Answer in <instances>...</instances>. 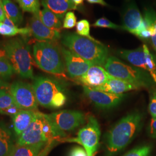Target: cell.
Masks as SVG:
<instances>
[{
	"label": "cell",
	"instance_id": "e575fe53",
	"mask_svg": "<svg viewBox=\"0 0 156 156\" xmlns=\"http://www.w3.org/2000/svg\"><path fill=\"white\" fill-rule=\"evenodd\" d=\"M148 131L150 136L153 138H156V119L151 118Z\"/></svg>",
	"mask_w": 156,
	"mask_h": 156
},
{
	"label": "cell",
	"instance_id": "52a82bcc",
	"mask_svg": "<svg viewBox=\"0 0 156 156\" xmlns=\"http://www.w3.org/2000/svg\"><path fill=\"white\" fill-rule=\"evenodd\" d=\"M4 48L15 73L22 78L34 79L33 58L28 45L22 39L15 38L6 42Z\"/></svg>",
	"mask_w": 156,
	"mask_h": 156
},
{
	"label": "cell",
	"instance_id": "277c9868",
	"mask_svg": "<svg viewBox=\"0 0 156 156\" xmlns=\"http://www.w3.org/2000/svg\"><path fill=\"white\" fill-rule=\"evenodd\" d=\"M34 60L38 67L57 77L67 79L62 51L50 42L40 41L33 46Z\"/></svg>",
	"mask_w": 156,
	"mask_h": 156
},
{
	"label": "cell",
	"instance_id": "ee69618b",
	"mask_svg": "<svg viewBox=\"0 0 156 156\" xmlns=\"http://www.w3.org/2000/svg\"><path fill=\"white\" fill-rule=\"evenodd\" d=\"M10 154H11V153H10ZM8 156H10V154H9V155H8Z\"/></svg>",
	"mask_w": 156,
	"mask_h": 156
},
{
	"label": "cell",
	"instance_id": "2e32d148",
	"mask_svg": "<svg viewBox=\"0 0 156 156\" xmlns=\"http://www.w3.org/2000/svg\"><path fill=\"white\" fill-rule=\"evenodd\" d=\"M113 77L104 67L93 65L77 80L83 86L94 88L104 84Z\"/></svg>",
	"mask_w": 156,
	"mask_h": 156
},
{
	"label": "cell",
	"instance_id": "f546056e",
	"mask_svg": "<svg viewBox=\"0 0 156 156\" xmlns=\"http://www.w3.org/2000/svg\"><path fill=\"white\" fill-rule=\"evenodd\" d=\"M16 104L9 93L5 91L0 95V113L7 108Z\"/></svg>",
	"mask_w": 156,
	"mask_h": 156
},
{
	"label": "cell",
	"instance_id": "9c48e42d",
	"mask_svg": "<svg viewBox=\"0 0 156 156\" xmlns=\"http://www.w3.org/2000/svg\"><path fill=\"white\" fill-rule=\"evenodd\" d=\"M118 55L134 67L148 73L156 83V61L146 45L134 50H119Z\"/></svg>",
	"mask_w": 156,
	"mask_h": 156
},
{
	"label": "cell",
	"instance_id": "8d00e7d4",
	"mask_svg": "<svg viewBox=\"0 0 156 156\" xmlns=\"http://www.w3.org/2000/svg\"><path fill=\"white\" fill-rule=\"evenodd\" d=\"M3 23L5 24L8 25V26H9L11 27H17L13 23V22L8 17L6 16V15L4 19V20L3 22Z\"/></svg>",
	"mask_w": 156,
	"mask_h": 156
},
{
	"label": "cell",
	"instance_id": "5b68a950",
	"mask_svg": "<svg viewBox=\"0 0 156 156\" xmlns=\"http://www.w3.org/2000/svg\"><path fill=\"white\" fill-rule=\"evenodd\" d=\"M33 86L40 105L46 108L59 109L66 104V93L56 80L46 76H37L34 78Z\"/></svg>",
	"mask_w": 156,
	"mask_h": 156
},
{
	"label": "cell",
	"instance_id": "d590c367",
	"mask_svg": "<svg viewBox=\"0 0 156 156\" xmlns=\"http://www.w3.org/2000/svg\"><path fill=\"white\" fill-rule=\"evenodd\" d=\"M5 17V13L2 8V0H0V23H3Z\"/></svg>",
	"mask_w": 156,
	"mask_h": 156
},
{
	"label": "cell",
	"instance_id": "1f68e13d",
	"mask_svg": "<svg viewBox=\"0 0 156 156\" xmlns=\"http://www.w3.org/2000/svg\"><path fill=\"white\" fill-rule=\"evenodd\" d=\"M76 17L73 12H68L64 19L62 27L66 29L73 28L76 25Z\"/></svg>",
	"mask_w": 156,
	"mask_h": 156
},
{
	"label": "cell",
	"instance_id": "4316f807",
	"mask_svg": "<svg viewBox=\"0 0 156 156\" xmlns=\"http://www.w3.org/2000/svg\"><path fill=\"white\" fill-rule=\"evenodd\" d=\"M23 11L33 13V14L38 13L40 11L39 0H16Z\"/></svg>",
	"mask_w": 156,
	"mask_h": 156
},
{
	"label": "cell",
	"instance_id": "60d3db41",
	"mask_svg": "<svg viewBox=\"0 0 156 156\" xmlns=\"http://www.w3.org/2000/svg\"><path fill=\"white\" fill-rule=\"evenodd\" d=\"M73 1V2L75 4V5L77 6L79 5H81L83 4V0H72Z\"/></svg>",
	"mask_w": 156,
	"mask_h": 156
},
{
	"label": "cell",
	"instance_id": "f1b7e54d",
	"mask_svg": "<svg viewBox=\"0 0 156 156\" xmlns=\"http://www.w3.org/2000/svg\"><path fill=\"white\" fill-rule=\"evenodd\" d=\"M76 34L82 37H85L90 39H94L90 34V23L87 20H82L76 23Z\"/></svg>",
	"mask_w": 156,
	"mask_h": 156
},
{
	"label": "cell",
	"instance_id": "4fadbf2b",
	"mask_svg": "<svg viewBox=\"0 0 156 156\" xmlns=\"http://www.w3.org/2000/svg\"><path fill=\"white\" fill-rule=\"evenodd\" d=\"M61 51L67 73L72 79L77 80L94 65L68 49L62 48Z\"/></svg>",
	"mask_w": 156,
	"mask_h": 156
},
{
	"label": "cell",
	"instance_id": "9a60e30c",
	"mask_svg": "<svg viewBox=\"0 0 156 156\" xmlns=\"http://www.w3.org/2000/svg\"><path fill=\"white\" fill-rule=\"evenodd\" d=\"M30 28L35 38L43 42H55L61 38L60 31L48 27L41 20L38 13L34 14L30 21Z\"/></svg>",
	"mask_w": 156,
	"mask_h": 156
},
{
	"label": "cell",
	"instance_id": "4dcf8cb0",
	"mask_svg": "<svg viewBox=\"0 0 156 156\" xmlns=\"http://www.w3.org/2000/svg\"><path fill=\"white\" fill-rule=\"evenodd\" d=\"M92 26L95 27H101V28H111L115 30H119L123 28L122 26H120L112 22L108 19L105 17H101L98 19L95 22L92 24Z\"/></svg>",
	"mask_w": 156,
	"mask_h": 156
},
{
	"label": "cell",
	"instance_id": "d6a6232c",
	"mask_svg": "<svg viewBox=\"0 0 156 156\" xmlns=\"http://www.w3.org/2000/svg\"><path fill=\"white\" fill-rule=\"evenodd\" d=\"M149 112L152 119H156V90H153L151 92Z\"/></svg>",
	"mask_w": 156,
	"mask_h": 156
},
{
	"label": "cell",
	"instance_id": "f35d334b",
	"mask_svg": "<svg viewBox=\"0 0 156 156\" xmlns=\"http://www.w3.org/2000/svg\"><path fill=\"white\" fill-rule=\"evenodd\" d=\"M9 85L8 82L2 79H0V89L5 90L8 88H9Z\"/></svg>",
	"mask_w": 156,
	"mask_h": 156
},
{
	"label": "cell",
	"instance_id": "3957f363",
	"mask_svg": "<svg viewBox=\"0 0 156 156\" xmlns=\"http://www.w3.org/2000/svg\"><path fill=\"white\" fill-rule=\"evenodd\" d=\"M62 44L68 50L94 65L104 67L108 58L106 46L95 39L69 34L63 37Z\"/></svg>",
	"mask_w": 156,
	"mask_h": 156
},
{
	"label": "cell",
	"instance_id": "30bf717a",
	"mask_svg": "<svg viewBox=\"0 0 156 156\" xmlns=\"http://www.w3.org/2000/svg\"><path fill=\"white\" fill-rule=\"evenodd\" d=\"M46 115L55 127L64 134L85 124L88 119L83 112L73 110H64Z\"/></svg>",
	"mask_w": 156,
	"mask_h": 156
},
{
	"label": "cell",
	"instance_id": "ab89813d",
	"mask_svg": "<svg viewBox=\"0 0 156 156\" xmlns=\"http://www.w3.org/2000/svg\"><path fill=\"white\" fill-rule=\"evenodd\" d=\"M4 57L7 58L5 49L4 47H0V58H4Z\"/></svg>",
	"mask_w": 156,
	"mask_h": 156
},
{
	"label": "cell",
	"instance_id": "44dd1931",
	"mask_svg": "<svg viewBox=\"0 0 156 156\" xmlns=\"http://www.w3.org/2000/svg\"><path fill=\"white\" fill-rule=\"evenodd\" d=\"M38 16L41 20L48 27L60 31L62 28V20L49 9L44 8L40 10Z\"/></svg>",
	"mask_w": 156,
	"mask_h": 156
},
{
	"label": "cell",
	"instance_id": "7a4b0ae2",
	"mask_svg": "<svg viewBox=\"0 0 156 156\" xmlns=\"http://www.w3.org/2000/svg\"><path fill=\"white\" fill-rule=\"evenodd\" d=\"M67 138V134L58 131L46 114L36 112L33 122L17 138V145H42L47 146L53 140Z\"/></svg>",
	"mask_w": 156,
	"mask_h": 156
},
{
	"label": "cell",
	"instance_id": "603a6c76",
	"mask_svg": "<svg viewBox=\"0 0 156 156\" xmlns=\"http://www.w3.org/2000/svg\"><path fill=\"white\" fill-rule=\"evenodd\" d=\"M2 3L6 16L8 17L17 27L19 26L22 22L23 16L18 6L11 0H2Z\"/></svg>",
	"mask_w": 156,
	"mask_h": 156
},
{
	"label": "cell",
	"instance_id": "484cf974",
	"mask_svg": "<svg viewBox=\"0 0 156 156\" xmlns=\"http://www.w3.org/2000/svg\"><path fill=\"white\" fill-rule=\"evenodd\" d=\"M15 73L9 60L6 57L0 58V79L6 81Z\"/></svg>",
	"mask_w": 156,
	"mask_h": 156
},
{
	"label": "cell",
	"instance_id": "7c38bea8",
	"mask_svg": "<svg viewBox=\"0 0 156 156\" xmlns=\"http://www.w3.org/2000/svg\"><path fill=\"white\" fill-rule=\"evenodd\" d=\"M84 95L96 107L109 109L119 105L125 98L124 94H114L83 86Z\"/></svg>",
	"mask_w": 156,
	"mask_h": 156
},
{
	"label": "cell",
	"instance_id": "7bdbcfd3",
	"mask_svg": "<svg viewBox=\"0 0 156 156\" xmlns=\"http://www.w3.org/2000/svg\"><path fill=\"white\" fill-rule=\"evenodd\" d=\"M5 90L1 89H0V95L2 94L3 93H4L5 91Z\"/></svg>",
	"mask_w": 156,
	"mask_h": 156
},
{
	"label": "cell",
	"instance_id": "b9f144b4",
	"mask_svg": "<svg viewBox=\"0 0 156 156\" xmlns=\"http://www.w3.org/2000/svg\"><path fill=\"white\" fill-rule=\"evenodd\" d=\"M46 151V148H45L43 151H42L41 152V153L40 154V155H39V156H45V151Z\"/></svg>",
	"mask_w": 156,
	"mask_h": 156
},
{
	"label": "cell",
	"instance_id": "d6986e66",
	"mask_svg": "<svg viewBox=\"0 0 156 156\" xmlns=\"http://www.w3.org/2000/svg\"><path fill=\"white\" fill-rule=\"evenodd\" d=\"M36 112L30 110H20L13 117L14 131L17 138L28 128L33 122Z\"/></svg>",
	"mask_w": 156,
	"mask_h": 156
},
{
	"label": "cell",
	"instance_id": "836d02e7",
	"mask_svg": "<svg viewBox=\"0 0 156 156\" xmlns=\"http://www.w3.org/2000/svg\"><path fill=\"white\" fill-rule=\"evenodd\" d=\"M68 156H87V154L83 147L75 146L69 151Z\"/></svg>",
	"mask_w": 156,
	"mask_h": 156
},
{
	"label": "cell",
	"instance_id": "d4e9b609",
	"mask_svg": "<svg viewBox=\"0 0 156 156\" xmlns=\"http://www.w3.org/2000/svg\"><path fill=\"white\" fill-rule=\"evenodd\" d=\"M31 33V28L29 27L18 28L17 27H11L3 23H0V34L2 35L12 37L17 34L27 35Z\"/></svg>",
	"mask_w": 156,
	"mask_h": 156
},
{
	"label": "cell",
	"instance_id": "8992f818",
	"mask_svg": "<svg viewBox=\"0 0 156 156\" xmlns=\"http://www.w3.org/2000/svg\"><path fill=\"white\" fill-rule=\"evenodd\" d=\"M103 67L112 76L132 84L139 89L149 88L154 83L148 73L127 65L114 56L108 57Z\"/></svg>",
	"mask_w": 156,
	"mask_h": 156
},
{
	"label": "cell",
	"instance_id": "74e56055",
	"mask_svg": "<svg viewBox=\"0 0 156 156\" xmlns=\"http://www.w3.org/2000/svg\"><path fill=\"white\" fill-rule=\"evenodd\" d=\"M90 4H99L101 5L106 6V2L104 0H86Z\"/></svg>",
	"mask_w": 156,
	"mask_h": 156
},
{
	"label": "cell",
	"instance_id": "cb8c5ba5",
	"mask_svg": "<svg viewBox=\"0 0 156 156\" xmlns=\"http://www.w3.org/2000/svg\"><path fill=\"white\" fill-rule=\"evenodd\" d=\"M144 18L151 33V44L156 52V12L151 8L145 9Z\"/></svg>",
	"mask_w": 156,
	"mask_h": 156
},
{
	"label": "cell",
	"instance_id": "8fae6325",
	"mask_svg": "<svg viewBox=\"0 0 156 156\" xmlns=\"http://www.w3.org/2000/svg\"><path fill=\"white\" fill-rule=\"evenodd\" d=\"M9 89V93L20 109L37 111L38 103L33 85L22 81H16Z\"/></svg>",
	"mask_w": 156,
	"mask_h": 156
},
{
	"label": "cell",
	"instance_id": "7402d4cb",
	"mask_svg": "<svg viewBox=\"0 0 156 156\" xmlns=\"http://www.w3.org/2000/svg\"><path fill=\"white\" fill-rule=\"evenodd\" d=\"M46 146L42 145H16L10 156H39Z\"/></svg>",
	"mask_w": 156,
	"mask_h": 156
},
{
	"label": "cell",
	"instance_id": "ba28073f",
	"mask_svg": "<svg viewBox=\"0 0 156 156\" xmlns=\"http://www.w3.org/2000/svg\"><path fill=\"white\" fill-rule=\"evenodd\" d=\"M100 137V126L98 120L93 116H89L87 123L79 129L76 137L66 138L60 141L77 143L83 147L87 156H94L99 146Z\"/></svg>",
	"mask_w": 156,
	"mask_h": 156
},
{
	"label": "cell",
	"instance_id": "83f0119b",
	"mask_svg": "<svg viewBox=\"0 0 156 156\" xmlns=\"http://www.w3.org/2000/svg\"><path fill=\"white\" fill-rule=\"evenodd\" d=\"M151 149V145H142L129 151L123 156H150Z\"/></svg>",
	"mask_w": 156,
	"mask_h": 156
},
{
	"label": "cell",
	"instance_id": "e0dca14e",
	"mask_svg": "<svg viewBox=\"0 0 156 156\" xmlns=\"http://www.w3.org/2000/svg\"><path fill=\"white\" fill-rule=\"evenodd\" d=\"M93 89L114 94H124L129 91L139 89L133 84L115 77L110 79L104 84Z\"/></svg>",
	"mask_w": 156,
	"mask_h": 156
},
{
	"label": "cell",
	"instance_id": "6da1fadb",
	"mask_svg": "<svg viewBox=\"0 0 156 156\" xmlns=\"http://www.w3.org/2000/svg\"><path fill=\"white\" fill-rule=\"evenodd\" d=\"M142 122V114L134 111L122 118L109 129L105 136L108 155L113 156L128 146L139 133Z\"/></svg>",
	"mask_w": 156,
	"mask_h": 156
},
{
	"label": "cell",
	"instance_id": "ac0fdd59",
	"mask_svg": "<svg viewBox=\"0 0 156 156\" xmlns=\"http://www.w3.org/2000/svg\"><path fill=\"white\" fill-rule=\"evenodd\" d=\"M42 4L44 8L56 14L61 20L69 11L77 8L72 0H42Z\"/></svg>",
	"mask_w": 156,
	"mask_h": 156
},
{
	"label": "cell",
	"instance_id": "ffe728a7",
	"mask_svg": "<svg viewBox=\"0 0 156 156\" xmlns=\"http://www.w3.org/2000/svg\"><path fill=\"white\" fill-rule=\"evenodd\" d=\"M15 145L11 130L2 122H0V156L10 154Z\"/></svg>",
	"mask_w": 156,
	"mask_h": 156
},
{
	"label": "cell",
	"instance_id": "5bb4252c",
	"mask_svg": "<svg viewBox=\"0 0 156 156\" xmlns=\"http://www.w3.org/2000/svg\"><path fill=\"white\" fill-rule=\"evenodd\" d=\"M123 28L136 37L147 29L144 17L138 7L132 3L129 5L123 17Z\"/></svg>",
	"mask_w": 156,
	"mask_h": 156
}]
</instances>
